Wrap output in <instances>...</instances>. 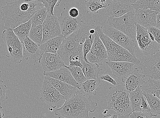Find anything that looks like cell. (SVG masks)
<instances>
[{"instance_id":"obj_1","label":"cell","mask_w":160,"mask_h":118,"mask_svg":"<svg viewBox=\"0 0 160 118\" xmlns=\"http://www.w3.org/2000/svg\"><path fill=\"white\" fill-rule=\"evenodd\" d=\"M1 13L5 30L14 29L30 19L37 11L44 6L40 1L18 0L6 2Z\"/></svg>"},{"instance_id":"obj_2","label":"cell","mask_w":160,"mask_h":118,"mask_svg":"<svg viewBox=\"0 0 160 118\" xmlns=\"http://www.w3.org/2000/svg\"><path fill=\"white\" fill-rule=\"evenodd\" d=\"M93 25L83 22L80 27L65 38L57 53L67 66L69 65L70 60H84L83 46L87 38L91 34L90 29Z\"/></svg>"},{"instance_id":"obj_3","label":"cell","mask_w":160,"mask_h":118,"mask_svg":"<svg viewBox=\"0 0 160 118\" xmlns=\"http://www.w3.org/2000/svg\"><path fill=\"white\" fill-rule=\"evenodd\" d=\"M98 104L91 96H83L77 91L74 96L66 101L62 107L55 111V115L64 118H89V112L96 111Z\"/></svg>"},{"instance_id":"obj_4","label":"cell","mask_w":160,"mask_h":118,"mask_svg":"<svg viewBox=\"0 0 160 118\" xmlns=\"http://www.w3.org/2000/svg\"><path fill=\"white\" fill-rule=\"evenodd\" d=\"M95 29L106 48L108 61L128 62L137 66L139 64V59L105 35L101 26L95 27Z\"/></svg>"},{"instance_id":"obj_5","label":"cell","mask_w":160,"mask_h":118,"mask_svg":"<svg viewBox=\"0 0 160 118\" xmlns=\"http://www.w3.org/2000/svg\"><path fill=\"white\" fill-rule=\"evenodd\" d=\"M106 96L108 101L106 109L114 110L119 115H129L132 112L129 93L124 85L110 87Z\"/></svg>"},{"instance_id":"obj_6","label":"cell","mask_w":160,"mask_h":118,"mask_svg":"<svg viewBox=\"0 0 160 118\" xmlns=\"http://www.w3.org/2000/svg\"><path fill=\"white\" fill-rule=\"evenodd\" d=\"M2 37L6 45L7 57L14 64H20L23 58V43L13 32V30H5Z\"/></svg>"},{"instance_id":"obj_7","label":"cell","mask_w":160,"mask_h":118,"mask_svg":"<svg viewBox=\"0 0 160 118\" xmlns=\"http://www.w3.org/2000/svg\"><path fill=\"white\" fill-rule=\"evenodd\" d=\"M107 22L108 25L122 32L128 36L136 37L138 23L134 11L119 17H108Z\"/></svg>"},{"instance_id":"obj_8","label":"cell","mask_w":160,"mask_h":118,"mask_svg":"<svg viewBox=\"0 0 160 118\" xmlns=\"http://www.w3.org/2000/svg\"><path fill=\"white\" fill-rule=\"evenodd\" d=\"M101 28L105 35L136 57L135 49L137 47L136 37H128L108 25H104L101 27Z\"/></svg>"},{"instance_id":"obj_9","label":"cell","mask_w":160,"mask_h":118,"mask_svg":"<svg viewBox=\"0 0 160 118\" xmlns=\"http://www.w3.org/2000/svg\"><path fill=\"white\" fill-rule=\"evenodd\" d=\"M138 66L142 74L148 78L160 80V51L153 55L140 58Z\"/></svg>"},{"instance_id":"obj_10","label":"cell","mask_w":160,"mask_h":118,"mask_svg":"<svg viewBox=\"0 0 160 118\" xmlns=\"http://www.w3.org/2000/svg\"><path fill=\"white\" fill-rule=\"evenodd\" d=\"M136 39L141 52L146 56H150L160 51V46L150 39L146 28L137 24Z\"/></svg>"},{"instance_id":"obj_11","label":"cell","mask_w":160,"mask_h":118,"mask_svg":"<svg viewBox=\"0 0 160 118\" xmlns=\"http://www.w3.org/2000/svg\"><path fill=\"white\" fill-rule=\"evenodd\" d=\"M40 93L41 101L46 103L53 108L62 107L66 101L64 97L45 78Z\"/></svg>"},{"instance_id":"obj_12","label":"cell","mask_w":160,"mask_h":118,"mask_svg":"<svg viewBox=\"0 0 160 118\" xmlns=\"http://www.w3.org/2000/svg\"><path fill=\"white\" fill-rule=\"evenodd\" d=\"M81 14L76 18L72 17L68 14V10H64L61 12L58 19L59 21L62 35L64 38L77 31L81 26L83 21Z\"/></svg>"},{"instance_id":"obj_13","label":"cell","mask_w":160,"mask_h":118,"mask_svg":"<svg viewBox=\"0 0 160 118\" xmlns=\"http://www.w3.org/2000/svg\"><path fill=\"white\" fill-rule=\"evenodd\" d=\"M93 42L91 51L87 55L86 58L91 63L102 66L108 59L106 49L101 40L96 32L94 35Z\"/></svg>"},{"instance_id":"obj_14","label":"cell","mask_w":160,"mask_h":118,"mask_svg":"<svg viewBox=\"0 0 160 118\" xmlns=\"http://www.w3.org/2000/svg\"><path fill=\"white\" fill-rule=\"evenodd\" d=\"M43 40L42 44L62 35L58 18L55 15L48 14L42 24Z\"/></svg>"},{"instance_id":"obj_15","label":"cell","mask_w":160,"mask_h":118,"mask_svg":"<svg viewBox=\"0 0 160 118\" xmlns=\"http://www.w3.org/2000/svg\"><path fill=\"white\" fill-rule=\"evenodd\" d=\"M135 1V0H113L108 6L107 13L109 17H119L134 11L132 4Z\"/></svg>"},{"instance_id":"obj_16","label":"cell","mask_w":160,"mask_h":118,"mask_svg":"<svg viewBox=\"0 0 160 118\" xmlns=\"http://www.w3.org/2000/svg\"><path fill=\"white\" fill-rule=\"evenodd\" d=\"M129 99L132 112L150 113L151 110L141 86L129 93Z\"/></svg>"},{"instance_id":"obj_17","label":"cell","mask_w":160,"mask_h":118,"mask_svg":"<svg viewBox=\"0 0 160 118\" xmlns=\"http://www.w3.org/2000/svg\"><path fill=\"white\" fill-rule=\"evenodd\" d=\"M44 71H53L60 69L66 65L58 53H43L39 61Z\"/></svg>"},{"instance_id":"obj_18","label":"cell","mask_w":160,"mask_h":118,"mask_svg":"<svg viewBox=\"0 0 160 118\" xmlns=\"http://www.w3.org/2000/svg\"><path fill=\"white\" fill-rule=\"evenodd\" d=\"M107 65L110 68L114 77L124 83V79L132 73L135 65L125 62L106 61Z\"/></svg>"},{"instance_id":"obj_19","label":"cell","mask_w":160,"mask_h":118,"mask_svg":"<svg viewBox=\"0 0 160 118\" xmlns=\"http://www.w3.org/2000/svg\"><path fill=\"white\" fill-rule=\"evenodd\" d=\"M134 12L137 23L146 28L155 26L158 12L150 9H141L134 10Z\"/></svg>"},{"instance_id":"obj_20","label":"cell","mask_w":160,"mask_h":118,"mask_svg":"<svg viewBox=\"0 0 160 118\" xmlns=\"http://www.w3.org/2000/svg\"><path fill=\"white\" fill-rule=\"evenodd\" d=\"M43 75L66 83L76 87L79 90L80 89V85L75 81L70 71L66 67H62L59 70L53 71H44Z\"/></svg>"},{"instance_id":"obj_21","label":"cell","mask_w":160,"mask_h":118,"mask_svg":"<svg viewBox=\"0 0 160 118\" xmlns=\"http://www.w3.org/2000/svg\"><path fill=\"white\" fill-rule=\"evenodd\" d=\"M23 46V58L28 60L30 57L35 62L39 61L43 53L39 48V46L29 38L28 37L22 42Z\"/></svg>"},{"instance_id":"obj_22","label":"cell","mask_w":160,"mask_h":118,"mask_svg":"<svg viewBox=\"0 0 160 118\" xmlns=\"http://www.w3.org/2000/svg\"><path fill=\"white\" fill-rule=\"evenodd\" d=\"M45 78L64 97L66 101L69 100L77 92L78 88L68 84L47 76H45Z\"/></svg>"},{"instance_id":"obj_23","label":"cell","mask_w":160,"mask_h":118,"mask_svg":"<svg viewBox=\"0 0 160 118\" xmlns=\"http://www.w3.org/2000/svg\"><path fill=\"white\" fill-rule=\"evenodd\" d=\"M146 76L139 73L138 68L133 70L132 73L126 78L124 85L126 89L130 93L135 91L139 86H142L145 82L143 79Z\"/></svg>"},{"instance_id":"obj_24","label":"cell","mask_w":160,"mask_h":118,"mask_svg":"<svg viewBox=\"0 0 160 118\" xmlns=\"http://www.w3.org/2000/svg\"><path fill=\"white\" fill-rule=\"evenodd\" d=\"M64 39V37L61 35L49 40L40 46V50L43 53L48 52L56 54Z\"/></svg>"},{"instance_id":"obj_25","label":"cell","mask_w":160,"mask_h":118,"mask_svg":"<svg viewBox=\"0 0 160 118\" xmlns=\"http://www.w3.org/2000/svg\"><path fill=\"white\" fill-rule=\"evenodd\" d=\"M101 83L99 78L87 80L81 84L80 86V92L83 96H90L92 95L97 96V87Z\"/></svg>"},{"instance_id":"obj_26","label":"cell","mask_w":160,"mask_h":118,"mask_svg":"<svg viewBox=\"0 0 160 118\" xmlns=\"http://www.w3.org/2000/svg\"><path fill=\"white\" fill-rule=\"evenodd\" d=\"M132 5L134 10L150 9L160 13V0H135Z\"/></svg>"},{"instance_id":"obj_27","label":"cell","mask_w":160,"mask_h":118,"mask_svg":"<svg viewBox=\"0 0 160 118\" xmlns=\"http://www.w3.org/2000/svg\"><path fill=\"white\" fill-rule=\"evenodd\" d=\"M82 64V71L87 81L90 79H97L99 77L100 72L102 70L100 66L96 63H87L84 60L81 61Z\"/></svg>"},{"instance_id":"obj_28","label":"cell","mask_w":160,"mask_h":118,"mask_svg":"<svg viewBox=\"0 0 160 118\" xmlns=\"http://www.w3.org/2000/svg\"><path fill=\"white\" fill-rule=\"evenodd\" d=\"M141 88L143 92L153 95L160 100V80L156 81L148 78L141 86Z\"/></svg>"},{"instance_id":"obj_29","label":"cell","mask_w":160,"mask_h":118,"mask_svg":"<svg viewBox=\"0 0 160 118\" xmlns=\"http://www.w3.org/2000/svg\"><path fill=\"white\" fill-rule=\"evenodd\" d=\"M151 110L150 114L152 116L156 117L160 115V100L149 93L143 92Z\"/></svg>"},{"instance_id":"obj_30","label":"cell","mask_w":160,"mask_h":118,"mask_svg":"<svg viewBox=\"0 0 160 118\" xmlns=\"http://www.w3.org/2000/svg\"><path fill=\"white\" fill-rule=\"evenodd\" d=\"M107 1L100 0H90L85 2L87 13H98V10L105 8L108 7L109 4Z\"/></svg>"},{"instance_id":"obj_31","label":"cell","mask_w":160,"mask_h":118,"mask_svg":"<svg viewBox=\"0 0 160 118\" xmlns=\"http://www.w3.org/2000/svg\"><path fill=\"white\" fill-rule=\"evenodd\" d=\"M32 25V21L30 20L28 22L21 24L13 29L15 35L22 42V43L26 38L28 37Z\"/></svg>"},{"instance_id":"obj_32","label":"cell","mask_w":160,"mask_h":118,"mask_svg":"<svg viewBox=\"0 0 160 118\" xmlns=\"http://www.w3.org/2000/svg\"><path fill=\"white\" fill-rule=\"evenodd\" d=\"M42 25L32 27L28 37L39 46L42 44L43 40Z\"/></svg>"},{"instance_id":"obj_33","label":"cell","mask_w":160,"mask_h":118,"mask_svg":"<svg viewBox=\"0 0 160 118\" xmlns=\"http://www.w3.org/2000/svg\"><path fill=\"white\" fill-rule=\"evenodd\" d=\"M48 14L47 10L44 6L38 10L30 19L32 22V27L42 25Z\"/></svg>"},{"instance_id":"obj_34","label":"cell","mask_w":160,"mask_h":118,"mask_svg":"<svg viewBox=\"0 0 160 118\" xmlns=\"http://www.w3.org/2000/svg\"><path fill=\"white\" fill-rule=\"evenodd\" d=\"M66 67L69 70L75 81L79 85H81L87 81L85 75L81 67L77 66L70 67L67 66Z\"/></svg>"},{"instance_id":"obj_35","label":"cell","mask_w":160,"mask_h":118,"mask_svg":"<svg viewBox=\"0 0 160 118\" xmlns=\"http://www.w3.org/2000/svg\"><path fill=\"white\" fill-rule=\"evenodd\" d=\"M94 39L93 35H90L88 37L83 46V54L84 60L87 63H90L86 58L87 55L91 51Z\"/></svg>"},{"instance_id":"obj_36","label":"cell","mask_w":160,"mask_h":118,"mask_svg":"<svg viewBox=\"0 0 160 118\" xmlns=\"http://www.w3.org/2000/svg\"><path fill=\"white\" fill-rule=\"evenodd\" d=\"M40 1L42 3L46 9H47L48 14H50L52 16L55 15L54 13V7L59 1L58 0H55V1L41 0Z\"/></svg>"},{"instance_id":"obj_37","label":"cell","mask_w":160,"mask_h":118,"mask_svg":"<svg viewBox=\"0 0 160 118\" xmlns=\"http://www.w3.org/2000/svg\"><path fill=\"white\" fill-rule=\"evenodd\" d=\"M147 29L153 36L155 41L160 46V30L155 26L150 27Z\"/></svg>"},{"instance_id":"obj_38","label":"cell","mask_w":160,"mask_h":118,"mask_svg":"<svg viewBox=\"0 0 160 118\" xmlns=\"http://www.w3.org/2000/svg\"><path fill=\"white\" fill-rule=\"evenodd\" d=\"M3 81H0V105L8 99V97L6 96L8 87L6 85L3 84Z\"/></svg>"},{"instance_id":"obj_39","label":"cell","mask_w":160,"mask_h":118,"mask_svg":"<svg viewBox=\"0 0 160 118\" xmlns=\"http://www.w3.org/2000/svg\"><path fill=\"white\" fill-rule=\"evenodd\" d=\"M130 118H153L150 113L134 111L129 115Z\"/></svg>"},{"instance_id":"obj_40","label":"cell","mask_w":160,"mask_h":118,"mask_svg":"<svg viewBox=\"0 0 160 118\" xmlns=\"http://www.w3.org/2000/svg\"><path fill=\"white\" fill-rule=\"evenodd\" d=\"M101 80L108 81L112 84L114 86H116L120 85L115 79L113 78L111 76L108 74H106L101 76L100 77Z\"/></svg>"},{"instance_id":"obj_41","label":"cell","mask_w":160,"mask_h":118,"mask_svg":"<svg viewBox=\"0 0 160 118\" xmlns=\"http://www.w3.org/2000/svg\"><path fill=\"white\" fill-rule=\"evenodd\" d=\"M68 12L70 16L73 18L77 17L80 14L78 9L75 7H72Z\"/></svg>"},{"instance_id":"obj_42","label":"cell","mask_w":160,"mask_h":118,"mask_svg":"<svg viewBox=\"0 0 160 118\" xmlns=\"http://www.w3.org/2000/svg\"><path fill=\"white\" fill-rule=\"evenodd\" d=\"M69 65L68 67H79L82 68V64L80 61L78 60H70L69 61Z\"/></svg>"},{"instance_id":"obj_43","label":"cell","mask_w":160,"mask_h":118,"mask_svg":"<svg viewBox=\"0 0 160 118\" xmlns=\"http://www.w3.org/2000/svg\"><path fill=\"white\" fill-rule=\"evenodd\" d=\"M155 27L160 30V13H158L157 17V22Z\"/></svg>"},{"instance_id":"obj_44","label":"cell","mask_w":160,"mask_h":118,"mask_svg":"<svg viewBox=\"0 0 160 118\" xmlns=\"http://www.w3.org/2000/svg\"><path fill=\"white\" fill-rule=\"evenodd\" d=\"M119 115L116 112L112 115H106L103 117L102 118H118V117Z\"/></svg>"},{"instance_id":"obj_45","label":"cell","mask_w":160,"mask_h":118,"mask_svg":"<svg viewBox=\"0 0 160 118\" xmlns=\"http://www.w3.org/2000/svg\"><path fill=\"white\" fill-rule=\"evenodd\" d=\"M2 106H0V118H3L5 116V114L3 112L2 110Z\"/></svg>"},{"instance_id":"obj_46","label":"cell","mask_w":160,"mask_h":118,"mask_svg":"<svg viewBox=\"0 0 160 118\" xmlns=\"http://www.w3.org/2000/svg\"><path fill=\"white\" fill-rule=\"evenodd\" d=\"M118 118H130V117H129V115H119Z\"/></svg>"},{"instance_id":"obj_47","label":"cell","mask_w":160,"mask_h":118,"mask_svg":"<svg viewBox=\"0 0 160 118\" xmlns=\"http://www.w3.org/2000/svg\"><path fill=\"white\" fill-rule=\"evenodd\" d=\"M148 32V34H149V37H150V39L152 41H155V39L153 35H152V34L150 33V32Z\"/></svg>"},{"instance_id":"obj_48","label":"cell","mask_w":160,"mask_h":118,"mask_svg":"<svg viewBox=\"0 0 160 118\" xmlns=\"http://www.w3.org/2000/svg\"><path fill=\"white\" fill-rule=\"evenodd\" d=\"M96 30L95 29V28H93L91 29L90 30L89 32L91 35H93L94 34L96 33Z\"/></svg>"},{"instance_id":"obj_49","label":"cell","mask_w":160,"mask_h":118,"mask_svg":"<svg viewBox=\"0 0 160 118\" xmlns=\"http://www.w3.org/2000/svg\"><path fill=\"white\" fill-rule=\"evenodd\" d=\"M108 109L104 110H102V113L103 114H104V115H106V114L107 113H108Z\"/></svg>"},{"instance_id":"obj_50","label":"cell","mask_w":160,"mask_h":118,"mask_svg":"<svg viewBox=\"0 0 160 118\" xmlns=\"http://www.w3.org/2000/svg\"><path fill=\"white\" fill-rule=\"evenodd\" d=\"M2 76V71L0 70V77H1Z\"/></svg>"},{"instance_id":"obj_51","label":"cell","mask_w":160,"mask_h":118,"mask_svg":"<svg viewBox=\"0 0 160 118\" xmlns=\"http://www.w3.org/2000/svg\"><path fill=\"white\" fill-rule=\"evenodd\" d=\"M53 118H64L62 117H53Z\"/></svg>"},{"instance_id":"obj_52","label":"cell","mask_w":160,"mask_h":118,"mask_svg":"<svg viewBox=\"0 0 160 118\" xmlns=\"http://www.w3.org/2000/svg\"><path fill=\"white\" fill-rule=\"evenodd\" d=\"M92 118H96L95 117H93Z\"/></svg>"},{"instance_id":"obj_53","label":"cell","mask_w":160,"mask_h":118,"mask_svg":"<svg viewBox=\"0 0 160 118\" xmlns=\"http://www.w3.org/2000/svg\"></svg>"}]
</instances>
